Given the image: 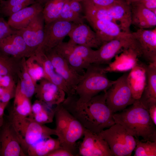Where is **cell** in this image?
Returning a JSON list of instances; mask_svg holds the SVG:
<instances>
[{
	"label": "cell",
	"instance_id": "cell-44",
	"mask_svg": "<svg viewBox=\"0 0 156 156\" xmlns=\"http://www.w3.org/2000/svg\"><path fill=\"white\" fill-rule=\"evenodd\" d=\"M47 156H74L70 152L61 147L50 152Z\"/></svg>",
	"mask_w": 156,
	"mask_h": 156
},
{
	"label": "cell",
	"instance_id": "cell-14",
	"mask_svg": "<svg viewBox=\"0 0 156 156\" xmlns=\"http://www.w3.org/2000/svg\"><path fill=\"white\" fill-rule=\"evenodd\" d=\"M36 85L35 94L38 99L50 106L58 105L65 99V92L58 86L43 78Z\"/></svg>",
	"mask_w": 156,
	"mask_h": 156
},
{
	"label": "cell",
	"instance_id": "cell-43",
	"mask_svg": "<svg viewBox=\"0 0 156 156\" xmlns=\"http://www.w3.org/2000/svg\"><path fill=\"white\" fill-rule=\"evenodd\" d=\"M156 14V0H136Z\"/></svg>",
	"mask_w": 156,
	"mask_h": 156
},
{
	"label": "cell",
	"instance_id": "cell-41",
	"mask_svg": "<svg viewBox=\"0 0 156 156\" xmlns=\"http://www.w3.org/2000/svg\"><path fill=\"white\" fill-rule=\"evenodd\" d=\"M95 6L102 8H107L122 0H89Z\"/></svg>",
	"mask_w": 156,
	"mask_h": 156
},
{
	"label": "cell",
	"instance_id": "cell-9",
	"mask_svg": "<svg viewBox=\"0 0 156 156\" xmlns=\"http://www.w3.org/2000/svg\"><path fill=\"white\" fill-rule=\"evenodd\" d=\"M75 24L56 20L45 24L43 40L37 50L45 52L55 47L68 35Z\"/></svg>",
	"mask_w": 156,
	"mask_h": 156
},
{
	"label": "cell",
	"instance_id": "cell-30",
	"mask_svg": "<svg viewBox=\"0 0 156 156\" xmlns=\"http://www.w3.org/2000/svg\"><path fill=\"white\" fill-rule=\"evenodd\" d=\"M26 59L24 57L21 60V69L18 75L16 86L22 93L30 99L35 94L37 84L34 82L27 71Z\"/></svg>",
	"mask_w": 156,
	"mask_h": 156
},
{
	"label": "cell",
	"instance_id": "cell-32",
	"mask_svg": "<svg viewBox=\"0 0 156 156\" xmlns=\"http://www.w3.org/2000/svg\"><path fill=\"white\" fill-rule=\"evenodd\" d=\"M54 108L56 135L61 144L68 125L71 114L63 107L62 103L56 105Z\"/></svg>",
	"mask_w": 156,
	"mask_h": 156
},
{
	"label": "cell",
	"instance_id": "cell-28",
	"mask_svg": "<svg viewBox=\"0 0 156 156\" xmlns=\"http://www.w3.org/2000/svg\"><path fill=\"white\" fill-rule=\"evenodd\" d=\"M49 106L41 101L36 100L31 105V113L29 116L41 124L52 122L54 116L55 108H51Z\"/></svg>",
	"mask_w": 156,
	"mask_h": 156
},
{
	"label": "cell",
	"instance_id": "cell-35",
	"mask_svg": "<svg viewBox=\"0 0 156 156\" xmlns=\"http://www.w3.org/2000/svg\"><path fill=\"white\" fill-rule=\"evenodd\" d=\"M82 2L85 9L84 18L109 20L118 23L112 17L107 8L97 7L89 0H85Z\"/></svg>",
	"mask_w": 156,
	"mask_h": 156
},
{
	"label": "cell",
	"instance_id": "cell-39",
	"mask_svg": "<svg viewBox=\"0 0 156 156\" xmlns=\"http://www.w3.org/2000/svg\"><path fill=\"white\" fill-rule=\"evenodd\" d=\"M16 30L9 25L3 17L0 16V40L14 33Z\"/></svg>",
	"mask_w": 156,
	"mask_h": 156
},
{
	"label": "cell",
	"instance_id": "cell-3",
	"mask_svg": "<svg viewBox=\"0 0 156 156\" xmlns=\"http://www.w3.org/2000/svg\"><path fill=\"white\" fill-rule=\"evenodd\" d=\"M106 73L99 65L91 64L75 89L77 102L86 103L100 92L107 91L116 80L109 79Z\"/></svg>",
	"mask_w": 156,
	"mask_h": 156
},
{
	"label": "cell",
	"instance_id": "cell-34",
	"mask_svg": "<svg viewBox=\"0 0 156 156\" xmlns=\"http://www.w3.org/2000/svg\"><path fill=\"white\" fill-rule=\"evenodd\" d=\"M66 0H49L42 11L45 24L57 20Z\"/></svg>",
	"mask_w": 156,
	"mask_h": 156
},
{
	"label": "cell",
	"instance_id": "cell-2",
	"mask_svg": "<svg viewBox=\"0 0 156 156\" xmlns=\"http://www.w3.org/2000/svg\"><path fill=\"white\" fill-rule=\"evenodd\" d=\"M132 105L120 112L114 113L115 123L122 126L135 139L156 142V125L152 121L148 110L139 99L135 100Z\"/></svg>",
	"mask_w": 156,
	"mask_h": 156
},
{
	"label": "cell",
	"instance_id": "cell-10",
	"mask_svg": "<svg viewBox=\"0 0 156 156\" xmlns=\"http://www.w3.org/2000/svg\"><path fill=\"white\" fill-rule=\"evenodd\" d=\"M84 138L78 148L82 156H113L106 142L99 134L86 129Z\"/></svg>",
	"mask_w": 156,
	"mask_h": 156
},
{
	"label": "cell",
	"instance_id": "cell-50",
	"mask_svg": "<svg viewBox=\"0 0 156 156\" xmlns=\"http://www.w3.org/2000/svg\"><path fill=\"white\" fill-rule=\"evenodd\" d=\"M128 4L130 5V4L136 0H124Z\"/></svg>",
	"mask_w": 156,
	"mask_h": 156
},
{
	"label": "cell",
	"instance_id": "cell-23",
	"mask_svg": "<svg viewBox=\"0 0 156 156\" xmlns=\"http://www.w3.org/2000/svg\"><path fill=\"white\" fill-rule=\"evenodd\" d=\"M146 83L139 100L148 110L156 105V62L146 65Z\"/></svg>",
	"mask_w": 156,
	"mask_h": 156
},
{
	"label": "cell",
	"instance_id": "cell-38",
	"mask_svg": "<svg viewBox=\"0 0 156 156\" xmlns=\"http://www.w3.org/2000/svg\"><path fill=\"white\" fill-rule=\"evenodd\" d=\"M57 20L75 24L83 23V19L81 15L75 13L70 9L69 3V0H66Z\"/></svg>",
	"mask_w": 156,
	"mask_h": 156
},
{
	"label": "cell",
	"instance_id": "cell-12",
	"mask_svg": "<svg viewBox=\"0 0 156 156\" xmlns=\"http://www.w3.org/2000/svg\"><path fill=\"white\" fill-rule=\"evenodd\" d=\"M0 156H26L13 125L8 120L4 121L0 129Z\"/></svg>",
	"mask_w": 156,
	"mask_h": 156
},
{
	"label": "cell",
	"instance_id": "cell-46",
	"mask_svg": "<svg viewBox=\"0 0 156 156\" xmlns=\"http://www.w3.org/2000/svg\"><path fill=\"white\" fill-rule=\"evenodd\" d=\"M8 103L0 102V129L5 121L3 118L4 112Z\"/></svg>",
	"mask_w": 156,
	"mask_h": 156
},
{
	"label": "cell",
	"instance_id": "cell-51",
	"mask_svg": "<svg viewBox=\"0 0 156 156\" xmlns=\"http://www.w3.org/2000/svg\"><path fill=\"white\" fill-rule=\"evenodd\" d=\"M75 0L79 2H83L85 0Z\"/></svg>",
	"mask_w": 156,
	"mask_h": 156
},
{
	"label": "cell",
	"instance_id": "cell-6",
	"mask_svg": "<svg viewBox=\"0 0 156 156\" xmlns=\"http://www.w3.org/2000/svg\"><path fill=\"white\" fill-rule=\"evenodd\" d=\"M129 48L135 51L140 57L142 56L140 46L131 33L127 36L115 39L103 44L96 50L95 58L93 64H108L118 53Z\"/></svg>",
	"mask_w": 156,
	"mask_h": 156
},
{
	"label": "cell",
	"instance_id": "cell-8",
	"mask_svg": "<svg viewBox=\"0 0 156 156\" xmlns=\"http://www.w3.org/2000/svg\"><path fill=\"white\" fill-rule=\"evenodd\" d=\"M44 53L51 61L56 73L66 82L72 95L75 94V89L83 75L75 70L54 48Z\"/></svg>",
	"mask_w": 156,
	"mask_h": 156
},
{
	"label": "cell",
	"instance_id": "cell-26",
	"mask_svg": "<svg viewBox=\"0 0 156 156\" xmlns=\"http://www.w3.org/2000/svg\"><path fill=\"white\" fill-rule=\"evenodd\" d=\"M53 48L79 74L91 64L75 52L68 42L62 41Z\"/></svg>",
	"mask_w": 156,
	"mask_h": 156
},
{
	"label": "cell",
	"instance_id": "cell-7",
	"mask_svg": "<svg viewBox=\"0 0 156 156\" xmlns=\"http://www.w3.org/2000/svg\"><path fill=\"white\" fill-rule=\"evenodd\" d=\"M128 73L123 74L106 91V102L114 113L121 111L132 104L135 100L127 81Z\"/></svg>",
	"mask_w": 156,
	"mask_h": 156
},
{
	"label": "cell",
	"instance_id": "cell-27",
	"mask_svg": "<svg viewBox=\"0 0 156 156\" xmlns=\"http://www.w3.org/2000/svg\"><path fill=\"white\" fill-rule=\"evenodd\" d=\"M13 109L8 118H21L29 116L31 114V105L29 99L22 93L16 86Z\"/></svg>",
	"mask_w": 156,
	"mask_h": 156
},
{
	"label": "cell",
	"instance_id": "cell-49",
	"mask_svg": "<svg viewBox=\"0 0 156 156\" xmlns=\"http://www.w3.org/2000/svg\"><path fill=\"white\" fill-rule=\"evenodd\" d=\"M4 88H5L0 87V100L2 94L4 91Z\"/></svg>",
	"mask_w": 156,
	"mask_h": 156
},
{
	"label": "cell",
	"instance_id": "cell-21",
	"mask_svg": "<svg viewBox=\"0 0 156 156\" xmlns=\"http://www.w3.org/2000/svg\"><path fill=\"white\" fill-rule=\"evenodd\" d=\"M43 8L40 3L35 2L11 15L9 17L7 23L13 29H22L25 27L35 16L42 12Z\"/></svg>",
	"mask_w": 156,
	"mask_h": 156
},
{
	"label": "cell",
	"instance_id": "cell-19",
	"mask_svg": "<svg viewBox=\"0 0 156 156\" xmlns=\"http://www.w3.org/2000/svg\"><path fill=\"white\" fill-rule=\"evenodd\" d=\"M130 5L131 11V25L138 29H143L156 26V14L138 2H133Z\"/></svg>",
	"mask_w": 156,
	"mask_h": 156
},
{
	"label": "cell",
	"instance_id": "cell-45",
	"mask_svg": "<svg viewBox=\"0 0 156 156\" xmlns=\"http://www.w3.org/2000/svg\"><path fill=\"white\" fill-rule=\"evenodd\" d=\"M80 3L75 0H69V3L71 10L76 14L81 15L82 8Z\"/></svg>",
	"mask_w": 156,
	"mask_h": 156
},
{
	"label": "cell",
	"instance_id": "cell-40",
	"mask_svg": "<svg viewBox=\"0 0 156 156\" xmlns=\"http://www.w3.org/2000/svg\"><path fill=\"white\" fill-rule=\"evenodd\" d=\"M16 86L15 83L8 88H5L0 99V102L9 103L10 99L14 97Z\"/></svg>",
	"mask_w": 156,
	"mask_h": 156
},
{
	"label": "cell",
	"instance_id": "cell-1",
	"mask_svg": "<svg viewBox=\"0 0 156 156\" xmlns=\"http://www.w3.org/2000/svg\"><path fill=\"white\" fill-rule=\"evenodd\" d=\"M106 91L94 96L86 103L78 102L75 94L67 96L62 104L85 128L98 134L115 123L114 113L106 103Z\"/></svg>",
	"mask_w": 156,
	"mask_h": 156
},
{
	"label": "cell",
	"instance_id": "cell-48",
	"mask_svg": "<svg viewBox=\"0 0 156 156\" xmlns=\"http://www.w3.org/2000/svg\"><path fill=\"white\" fill-rule=\"evenodd\" d=\"M49 0H35V2L38 3L44 7L46 3Z\"/></svg>",
	"mask_w": 156,
	"mask_h": 156
},
{
	"label": "cell",
	"instance_id": "cell-24",
	"mask_svg": "<svg viewBox=\"0 0 156 156\" xmlns=\"http://www.w3.org/2000/svg\"><path fill=\"white\" fill-rule=\"evenodd\" d=\"M107 8L112 18L118 22L121 30L127 33H130L131 16L130 5L122 0Z\"/></svg>",
	"mask_w": 156,
	"mask_h": 156
},
{
	"label": "cell",
	"instance_id": "cell-17",
	"mask_svg": "<svg viewBox=\"0 0 156 156\" xmlns=\"http://www.w3.org/2000/svg\"><path fill=\"white\" fill-rule=\"evenodd\" d=\"M138 43L142 56L149 63L156 62V29L148 30L138 29L131 33Z\"/></svg>",
	"mask_w": 156,
	"mask_h": 156
},
{
	"label": "cell",
	"instance_id": "cell-31",
	"mask_svg": "<svg viewBox=\"0 0 156 156\" xmlns=\"http://www.w3.org/2000/svg\"><path fill=\"white\" fill-rule=\"evenodd\" d=\"M61 147L58 138L49 136L41 140L31 147L28 151L27 156H47L50 152Z\"/></svg>",
	"mask_w": 156,
	"mask_h": 156
},
{
	"label": "cell",
	"instance_id": "cell-11",
	"mask_svg": "<svg viewBox=\"0 0 156 156\" xmlns=\"http://www.w3.org/2000/svg\"><path fill=\"white\" fill-rule=\"evenodd\" d=\"M44 25L42 12L35 16L25 27L16 30L34 54L43 41Z\"/></svg>",
	"mask_w": 156,
	"mask_h": 156
},
{
	"label": "cell",
	"instance_id": "cell-4",
	"mask_svg": "<svg viewBox=\"0 0 156 156\" xmlns=\"http://www.w3.org/2000/svg\"><path fill=\"white\" fill-rule=\"evenodd\" d=\"M8 120L13 125L26 156L29 149L38 141L51 135H56L55 129L39 124L29 116L21 118H8Z\"/></svg>",
	"mask_w": 156,
	"mask_h": 156
},
{
	"label": "cell",
	"instance_id": "cell-37",
	"mask_svg": "<svg viewBox=\"0 0 156 156\" xmlns=\"http://www.w3.org/2000/svg\"><path fill=\"white\" fill-rule=\"evenodd\" d=\"M134 156H156V142L136 139Z\"/></svg>",
	"mask_w": 156,
	"mask_h": 156
},
{
	"label": "cell",
	"instance_id": "cell-22",
	"mask_svg": "<svg viewBox=\"0 0 156 156\" xmlns=\"http://www.w3.org/2000/svg\"><path fill=\"white\" fill-rule=\"evenodd\" d=\"M139 56L134 49L129 48L124 50L119 55L115 56V59L107 66L103 68L106 73L112 72H125L130 70L138 61Z\"/></svg>",
	"mask_w": 156,
	"mask_h": 156
},
{
	"label": "cell",
	"instance_id": "cell-18",
	"mask_svg": "<svg viewBox=\"0 0 156 156\" xmlns=\"http://www.w3.org/2000/svg\"><path fill=\"white\" fill-rule=\"evenodd\" d=\"M86 128L72 115L69 123L65 133L62 147L74 156H79L76 142L83 136Z\"/></svg>",
	"mask_w": 156,
	"mask_h": 156
},
{
	"label": "cell",
	"instance_id": "cell-5",
	"mask_svg": "<svg viewBox=\"0 0 156 156\" xmlns=\"http://www.w3.org/2000/svg\"><path fill=\"white\" fill-rule=\"evenodd\" d=\"M98 134L106 142L114 156H130L135 148L136 139L118 123Z\"/></svg>",
	"mask_w": 156,
	"mask_h": 156
},
{
	"label": "cell",
	"instance_id": "cell-13",
	"mask_svg": "<svg viewBox=\"0 0 156 156\" xmlns=\"http://www.w3.org/2000/svg\"><path fill=\"white\" fill-rule=\"evenodd\" d=\"M68 36L70 42L91 48L98 49L103 44L95 32L83 23L75 24Z\"/></svg>",
	"mask_w": 156,
	"mask_h": 156
},
{
	"label": "cell",
	"instance_id": "cell-25",
	"mask_svg": "<svg viewBox=\"0 0 156 156\" xmlns=\"http://www.w3.org/2000/svg\"><path fill=\"white\" fill-rule=\"evenodd\" d=\"M35 55L43 68L44 74V78L58 86L64 91L67 96L72 95L66 82L56 73L51 61L45 53L40 50H37Z\"/></svg>",
	"mask_w": 156,
	"mask_h": 156
},
{
	"label": "cell",
	"instance_id": "cell-33",
	"mask_svg": "<svg viewBox=\"0 0 156 156\" xmlns=\"http://www.w3.org/2000/svg\"><path fill=\"white\" fill-rule=\"evenodd\" d=\"M35 3V0H0V16L9 17Z\"/></svg>",
	"mask_w": 156,
	"mask_h": 156
},
{
	"label": "cell",
	"instance_id": "cell-29",
	"mask_svg": "<svg viewBox=\"0 0 156 156\" xmlns=\"http://www.w3.org/2000/svg\"><path fill=\"white\" fill-rule=\"evenodd\" d=\"M22 59L8 55L0 49V75H10L15 81L17 80L21 69Z\"/></svg>",
	"mask_w": 156,
	"mask_h": 156
},
{
	"label": "cell",
	"instance_id": "cell-16",
	"mask_svg": "<svg viewBox=\"0 0 156 156\" xmlns=\"http://www.w3.org/2000/svg\"><path fill=\"white\" fill-rule=\"evenodd\" d=\"M84 18L93 28L103 44L115 39L127 36L131 33L123 31L118 23L111 21Z\"/></svg>",
	"mask_w": 156,
	"mask_h": 156
},
{
	"label": "cell",
	"instance_id": "cell-15",
	"mask_svg": "<svg viewBox=\"0 0 156 156\" xmlns=\"http://www.w3.org/2000/svg\"><path fill=\"white\" fill-rule=\"evenodd\" d=\"M0 49L8 55L19 59L28 58L35 54L16 30L14 33L0 40Z\"/></svg>",
	"mask_w": 156,
	"mask_h": 156
},
{
	"label": "cell",
	"instance_id": "cell-36",
	"mask_svg": "<svg viewBox=\"0 0 156 156\" xmlns=\"http://www.w3.org/2000/svg\"><path fill=\"white\" fill-rule=\"evenodd\" d=\"M26 59L25 63L27 71L34 82H37L44 77L43 68L35 54Z\"/></svg>",
	"mask_w": 156,
	"mask_h": 156
},
{
	"label": "cell",
	"instance_id": "cell-42",
	"mask_svg": "<svg viewBox=\"0 0 156 156\" xmlns=\"http://www.w3.org/2000/svg\"><path fill=\"white\" fill-rule=\"evenodd\" d=\"M15 83L12 77L8 75H0V87L8 88Z\"/></svg>",
	"mask_w": 156,
	"mask_h": 156
},
{
	"label": "cell",
	"instance_id": "cell-47",
	"mask_svg": "<svg viewBox=\"0 0 156 156\" xmlns=\"http://www.w3.org/2000/svg\"><path fill=\"white\" fill-rule=\"evenodd\" d=\"M148 111L152 121L156 125V105L151 107L148 109Z\"/></svg>",
	"mask_w": 156,
	"mask_h": 156
},
{
	"label": "cell",
	"instance_id": "cell-20",
	"mask_svg": "<svg viewBox=\"0 0 156 156\" xmlns=\"http://www.w3.org/2000/svg\"><path fill=\"white\" fill-rule=\"evenodd\" d=\"M146 65L138 61L128 74V83L135 100L140 98L146 86Z\"/></svg>",
	"mask_w": 156,
	"mask_h": 156
}]
</instances>
